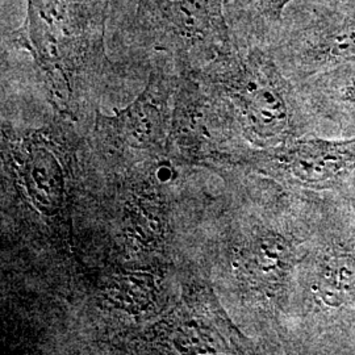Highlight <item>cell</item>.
Returning a JSON list of instances; mask_svg holds the SVG:
<instances>
[{"instance_id": "obj_4", "label": "cell", "mask_w": 355, "mask_h": 355, "mask_svg": "<svg viewBox=\"0 0 355 355\" xmlns=\"http://www.w3.org/2000/svg\"><path fill=\"white\" fill-rule=\"evenodd\" d=\"M288 164L295 177L308 183H331L355 170V139L302 141L293 146Z\"/></svg>"}, {"instance_id": "obj_1", "label": "cell", "mask_w": 355, "mask_h": 355, "mask_svg": "<svg viewBox=\"0 0 355 355\" xmlns=\"http://www.w3.org/2000/svg\"><path fill=\"white\" fill-rule=\"evenodd\" d=\"M114 0H26L23 24L7 32L29 51L51 87L70 96L76 78L105 61V35Z\"/></svg>"}, {"instance_id": "obj_3", "label": "cell", "mask_w": 355, "mask_h": 355, "mask_svg": "<svg viewBox=\"0 0 355 355\" xmlns=\"http://www.w3.org/2000/svg\"><path fill=\"white\" fill-rule=\"evenodd\" d=\"M225 55L223 83L240 108L248 127L259 136H277L290 123V108L272 62L259 51L243 57Z\"/></svg>"}, {"instance_id": "obj_9", "label": "cell", "mask_w": 355, "mask_h": 355, "mask_svg": "<svg viewBox=\"0 0 355 355\" xmlns=\"http://www.w3.org/2000/svg\"><path fill=\"white\" fill-rule=\"evenodd\" d=\"M354 61H355V60H354Z\"/></svg>"}, {"instance_id": "obj_8", "label": "cell", "mask_w": 355, "mask_h": 355, "mask_svg": "<svg viewBox=\"0 0 355 355\" xmlns=\"http://www.w3.org/2000/svg\"><path fill=\"white\" fill-rule=\"evenodd\" d=\"M343 101L355 107V78L352 79L343 89Z\"/></svg>"}, {"instance_id": "obj_6", "label": "cell", "mask_w": 355, "mask_h": 355, "mask_svg": "<svg viewBox=\"0 0 355 355\" xmlns=\"http://www.w3.org/2000/svg\"><path fill=\"white\" fill-rule=\"evenodd\" d=\"M306 54L322 62L354 61L355 20L333 26L325 33H318L313 41L306 42Z\"/></svg>"}, {"instance_id": "obj_5", "label": "cell", "mask_w": 355, "mask_h": 355, "mask_svg": "<svg viewBox=\"0 0 355 355\" xmlns=\"http://www.w3.org/2000/svg\"><path fill=\"white\" fill-rule=\"evenodd\" d=\"M321 304L338 308L355 299V255L333 252L324 257L316 280Z\"/></svg>"}, {"instance_id": "obj_7", "label": "cell", "mask_w": 355, "mask_h": 355, "mask_svg": "<svg viewBox=\"0 0 355 355\" xmlns=\"http://www.w3.org/2000/svg\"><path fill=\"white\" fill-rule=\"evenodd\" d=\"M292 0H236L245 12L262 24H275Z\"/></svg>"}, {"instance_id": "obj_2", "label": "cell", "mask_w": 355, "mask_h": 355, "mask_svg": "<svg viewBox=\"0 0 355 355\" xmlns=\"http://www.w3.org/2000/svg\"><path fill=\"white\" fill-rule=\"evenodd\" d=\"M130 35L183 60L223 58L233 48L227 0H137Z\"/></svg>"}]
</instances>
